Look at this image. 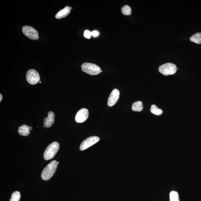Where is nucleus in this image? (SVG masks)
Instances as JSON below:
<instances>
[{"label":"nucleus","instance_id":"obj_1","mask_svg":"<svg viewBox=\"0 0 201 201\" xmlns=\"http://www.w3.org/2000/svg\"><path fill=\"white\" fill-rule=\"evenodd\" d=\"M57 162L53 160L45 167L42 172L41 177L45 181L49 180L54 175L57 168Z\"/></svg>","mask_w":201,"mask_h":201},{"label":"nucleus","instance_id":"obj_2","mask_svg":"<svg viewBox=\"0 0 201 201\" xmlns=\"http://www.w3.org/2000/svg\"><path fill=\"white\" fill-rule=\"evenodd\" d=\"M59 148V144L57 142H54L49 144L44 152V159L46 160L52 159L57 153Z\"/></svg>","mask_w":201,"mask_h":201},{"label":"nucleus","instance_id":"obj_3","mask_svg":"<svg viewBox=\"0 0 201 201\" xmlns=\"http://www.w3.org/2000/svg\"><path fill=\"white\" fill-rule=\"evenodd\" d=\"M81 68L83 71L91 75H97L102 72L99 66L91 63H84L82 65Z\"/></svg>","mask_w":201,"mask_h":201},{"label":"nucleus","instance_id":"obj_4","mask_svg":"<svg viewBox=\"0 0 201 201\" xmlns=\"http://www.w3.org/2000/svg\"><path fill=\"white\" fill-rule=\"evenodd\" d=\"M177 68L175 64L172 63H167L160 66L159 71L165 76L174 74L177 72Z\"/></svg>","mask_w":201,"mask_h":201},{"label":"nucleus","instance_id":"obj_5","mask_svg":"<svg viewBox=\"0 0 201 201\" xmlns=\"http://www.w3.org/2000/svg\"><path fill=\"white\" fill-rule=\"evenodd\" d=\"M27 82L32 85H34L39 82L40 76L38 72L34 69L28 70L26 75Z\"/></svg>","mask_w":201,"mask_h":201},{"label":"nucleus","instance_id":"obj_6","mask_svg":"<svg viewBox=\"0 0 201 201\" xmlns=\"http://www.w3.org/2000/svg\"><path fill=\"white\" fill-rule=\"evenodd\" d=\"M23 33L29 38L33 40H37L39 38L37 31L34 28L29 26H25L22 28Z\"/></svg>","mask_w":201,"mask_h":201},{"label":"nucleus","instance_id":"obj_7","mask_svg":"<svg viewBox=\"0 0 201 201\" xmlns=\"http://www.w3.org/2000/svg\"><path fill=\"white\" fill-rule=\"evenodd\" d=\"M100 140L99 137L97 136H93L89 137L83 141L81 144L80 146V150H85L97 143Z\"/></svg>","mask_w":201,"mask_h":201},{"label":"nucleus","instance_id":"obj_8","mask_svg":"<svg viewBox=\"0 0 201 201\" xmlns=\"http://www.w3.org/2000/svg\"><path fill=\"white\" fill-rule=\"evenodd\" d=\"M89 117V111L86 108H82L77 112L75 116V120L77 123L85 122Z\"/></svg>","mask_w":201,"mask_h":201},{"label":"nucleus","instance_id":"obj_9","mask_svg":"<svg viewBox=\"0 0 201 201\" xmlns=\"http://www.w3.org/2000/svg\"><path fill=\"white\" fill-rule=\"evenodd\" d=\"M120 94L119 90L117 89H113L111 93L107 102V105L109 107H112L116 104L119 99Z\"/></svg>","mask_w":201,"mask_h":201},{"label":"nucleus","instance_id":"obj_10","mask_svg":"<svg viewBox=\"0 0 201 201\" xmlns=\"http://www.w3.org/2000/svg\"><path fill=\"white\" fill-rule=\"evenodd\" d=\"M44 124L46 128H50L54 124L55 121V114L52 112H48V117L44 119Z\"/></svg>","mask_w":201,"mask_h":201},{"label":"nucleus","instance_id":"obj_11","mask_svg":"<svg viewBox=\"0 0 201 201\" xmlns=\"http://www.w3.org/2000/svg\"><path fill=\"white\" fill-rule=\"evenodd\" d=\"M72 9L71 7L69 6H67L63 10H61L56 14L55 17L56 19H60L66 17L70 14L71 10Z\"/></svg>","mask_w":201,"mask_h":201},{"label":"nucleus","instance_id":"obj_12","mask_svg":"<svg viewBox=\"0 0 201 201\" xmlns=\"http://www.w3.org/2000/svg\"><path fill=\"white\" fill-rule=\"evenodd\" d=\"M18 132L19 135L22 136H27L30 134L29 126L26 124L23 125L22 126L19 127Z\"/></svg>","mask_w":201,"mask_h":201},{"label":"nucleus","instance_id":"obj_13","mask_svg":"<svg viewBox=\"0 0 201 201\" xmlns=\"http://www.w3.org/2000/svg\"><path fill=\"white\" fill-rule=\"evenodd\" d=\"M143 109V103L142 101L136 102L132 104V110L134 112H141Z\"/></svg>","mask_w":201,"mask_h":201},{"label":"nucleus","instance_id":"obj_14","mask_svg":"<svg viewBox=\"0 0 201 201\" xmlns=\"http://www.w3.org/2000/svg\"><path fill=\"white\" fill-rule=\"evenodd\" d=\"M190 41L194 43L200 44H201V33H198L194 34L190 38Z\"/></svg>","mask_w":201,"mask_h":201},{"label":"nucleus","instance_id":"obj_15","mask_svg":"<svg viewBox=\"0 0 201 201\" xmlns=\"http://www.w3.org/2000/svg\"><path fill=\"white\" fill-rule=\"evenodd\" d=\"M151 112L152 113L156 115L159 116L163 113V111L158 108L156 105H153L151 106Z\"/></svg>","mask_w":201,"mask_h":201},{"label":"nucleus","instance_id":"obj_16","mask_svg":"<svg viewBox=\"0 0 201 201\" xmlns=\"http://www.w3.org/2000/svg\"><path fill=\"white\" fill-rule=\"evenodd\" d=\"M170 201H179V193L177 191H173L170 194Z\"/></svg>","mask_w":201,"mask_h":201},{"label":"nucleus","instance_id":"obj_17","mask_svg":"<svg viewBox=\"0 0 201 201\" xmlns=\"http://www.w3.org/2000/svg\"><path fill=\"white\" fill-rule=\"evenodd\" d=\"M121 12L123 15H131L132 10L131 8L128 5H125L121 8Z\"/></svg>","mask_w":201,"mask_h":201},{"label":"nucleus","instance_id":"obj_18","mask_svg":"<svg viewBox=\"0 0 201 201\" xmlns=\"http://www.w3.org/2000/svg\"><path fill=\"white\" fill-rule=\"evenodd\" d=\"M21 198V194L19 192L16 191L12 194L10 201H19Z\"/></svg>","mask_w":201,"mask_h":201},{"label":"nucleus","instance_id":"obj_19","mask_svg":"<svg viewBox=\"0 0 201 201\" xmlns=\"http://www.w3.org/2000/svg\"><path fill=\"white\" fill-rule=\"evenodd\" d=\"M84 35L85 37L88 39H90L92 36V33L89 31L86 30L84 31Z\"/></svg>","mask_w":201,"mask_h":201},{"label":"nucleus","instance_id":"obj_20","mask_svg":"<svg viewBox=\"0 0 201 201\" xmlns=\"http://www.w3.org/2000/svg\"><path fill=\"white\" fill-rule=\"evenodd\" d=\"M92 36H93L94 37H97L99 34V33L97 31H93V32H92Z\"/></svg>","mask_w":201,"mask_h":201},{"label":"nucleus","instance_id":"obj_21","mask_svg":"<svg viewBox=\"0 0 201 201\" xmlns=\"http://www.w3.org/2000/svg\"><path fill=\"white\" fill-rule=\"evenodd\" d=\"M2 98H3V97L1 93V94H0V102H1L2 101Z\"/></svg>","mask_w":201,"mask_h":201},{"label":"nucleus","instance_id":"obj_22","mask_svg":"<svg viewBox=\"0 0 201 201\" xmlns=\"http://www.w3.org/2000/svg\"><path fill=\"white\" fill-rule=\"evenodd\" d=\"M29 128L30 131H31V130H32V128L31 126H29Z\"/></svg>","mask_w":201,"mask_h":201},{"label":"nucleus","instance_id":"obj_23","mask_svg":"<svg viewBox=\"0 0 201 201\" xmlns=\"http://www.w3.org/2000/svg\"><path fill=\"white\" fill-rule=\"evenodd\" d=\"M39 83H40V84H41V82H40Z\"/></svg>","mask_w":201,"mask_h":201},{"label":"nucleus","instance_id":"obj_24","mask_svg":"<svg viewBox=\"0 0 201 201\" xmlns=\"http://www.w3.org/2000/svg\"><path fill=\"white\" fill-rule=\"evenodd\" d=\"M57 163H58V164H59V162H57Z\"/></svg>","mask_w":201,"mask_h":201}]
</instances>
